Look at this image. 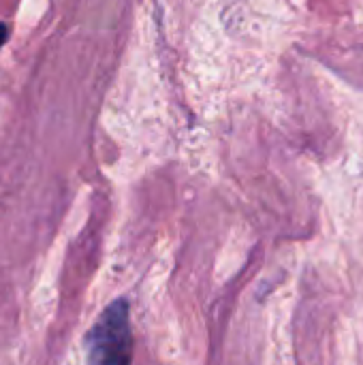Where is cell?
<instances>
[{"label": "cell", "instance_id": "cell-1", "mask_svg": "<svg viewBox=\"0 0 363 365\" xmlns=\"http://www.w3.org/2000/svg\"><path fill=\"white\" fill-rule=\"evenodd\" d=\"M86 351L88 365L133 364V331L126 299H116L101 312L88 331Z\"/></svg>", "mask_w": 363, "mask_h": 365}, {"label": "cell", "instance_id": "cell-2", "mask_svg": "<svg viewBox=\"0 0 363 365\" xmlns=\"http://www.w3.org/2000/svg\"><path fill=\"white\" fill-rule=\"evenodd\" d=\"M9 34H11V30H9V24H4V21H0V47L9 41Z\"/></svg>", "mask_w": 363, "mask_h": 365}]
</instances>
